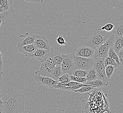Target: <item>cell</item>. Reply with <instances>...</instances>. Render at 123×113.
I'll return each mask as SVG.
<instances>
[{
    "mask_svg": "<svg viewBox=\"0 0 123 113\" xmlns=\"http://www.w3.org/2000/svg\"><path fill=\"white\" fill-rule=\"evenodd\" d=\"M1 99L4 113H24L25 97L21 92L10 87L5 93L1 94Z\"/></svg>",
    "mask_w": 123,
    "mask_h": 113,
    "instance_id": "cell-1",
    "label": "cell"
},
{
    "mask_svg": "<svg viewBox=\"0 0 123 113\" xmlns=\"http://www.w3.org/2000/svg\"><path fill=\"white\" fill-rule=\"evenodd\" d=\"M112 34L111 32H107L99 29L92 33V35L83 44V45L88 46L96 49L103 44Z\"/></svg>",
    "mask_w": 123,
    "mask_h": 113,
    "instance_id": "cell-2",
    "label": "cell"
},
{
    "mask_svg": "<svg viewBox=\"0 0 123 113\" xmlns=\"http://www.w3.org/2000/svg\"><path fill=\"white\" fill-rule=\"evenodd\" d=\"M104 60L105 58L100 57L99 56H95L93 68L97 73L98 79L103 80L108 84L109 79L107 78L105 73Z\"/></svg>",
    "mask_w": 123,
    "mask_h": 113,
    "instance_id": "cell-3",
    "label": "cell"
},
{
    "mask_svg": "<svg viewBox=\"0 0 123 113\" xmlns=\"http://www.w3.org/2000/svg\"><path fill=\"white\" fill-rule=\"evenodd\" d=\"M41 63L40 68L38 71L35 72V74L52 78V72L56 65L54 61L49 56Z\"/></svg>",
    "mask_w": 123,
    "mask_h": 113,
    "instance_id": "cell-4",
    "label": "cell"
},
{
    "mask_svg": "<svg viewBox=\"0 0 123 113\" xmlns=\"http://www.w3.org/2000/svg\"><path fill=\"white\" fill-rule=\"evenodd\" d=\"M94 58H86L78 56L75 54L74 56V62L75 69H80L84 70H89L93 68Z\"/></svg>",
    "mask_w": 123,
    "mask_h": 113,
    "instance_id": "cell-5",
    "label": "cell"
},
{
    "mask_svg": "<svg viewBox=\"0 0 123 113\" xmlns=\"http://www.w3.org/2000/svg\"><path fill=\"white\" fill-rule=\"evenodd\" d=\"M75 54H62L63 59L61 65L63 74L67 73L72 75L73 71L75 69L74 59Z\"/></svg>",
    "mask_w": 123,
    "mask_h": 113,
    "instance_id": "cell-6",
    "label": "cell"
},
{
    "mask_svg": "<svg viewBox=\"0 0 123 113\" xmlns=\"http://www.w3.org/2000/svg\"><path fill=\"white\" fill-rule=\"evenodd\" d=\"M115 35L113 34L105 42L95 50V56L106 58L108 56V53L111 47L113 46Z\"/></svg>",
    "mask_w": 123,
    "mask_h": 113,
    "instance_id": "cell-7",
    "label": "cell"
},
{
    "mask_svg": "<svg viewBox=\"0 0 123 113\" xmlns=\"http://www.w3.org/2000/svg\"><path fill=\"white\" fill-rule=\"evenodd\" d=\"M34 79L38 84L51 89L54 88L59 83L58 80H55L52 78L44 77L37 74H35Z\"/></svg>",
    "mask_w": 123,
    "mask_h": 113,
    "instance_id": "cell-8",
    "label": "cell"
},
{
    "mask_svg": "<svg viewBox=\"0 0 123 113\" xmlns=\"http://www.w3.org/2000/svg\"><path fill=\"white\" fill-rule=\"evenodd\" d=\"M36 35L25 33V35H20L17 40L18 49L26 45L33 44L36 39Z\"/></svg>",
    "mask_w": 123,
    "mask_h": 113,
    "instance_id": "cell-9",
    "label": "cell"
},
{
    "mask_svg": "<svg viewBox=\"0 0 123 113\" xmlns=\"http://www.w3.org/2000/svg\"><path fill=\"white\" fill-rule=\"evenodd\" d=\"M33 44L37 48L48 50H50L51 49L50 47L49 40L45 37L43 36L36 35V39Z\"/></svg>",
    "mask_w": 123,
    "mask_h": 113,
    "instance_id": "cell-10",
    "label": "cell"
},
{
    "mask_svg": "<svg viewBox=\"0 0 123 113\" xmlns=\"http://www.w3.org/2000/svg\"><path fill=\"white\" fill-rule=\"evenodd\" d=\"M50 50L37 48L35 52L29 57H32L37 59L41 63L45 61L49 56Z\"/></svg>",
    "mask_w": 123,
    "mask_h": 113,
    "instance_id": "cell-11",
    "label": "cell"
},
{
    "mask_svg": "<svg viewBox=\"0 0 123 113\" xmlns=\"http://www.w3.org/2000/svg\"><path fill=\"white\" fill-rule=\"evenodd\" d=\"M37 48L34 44L26 45L18 48L19 51L27 57H29L35 52Z\"/></svg>",
    "mask_w": 123,
    "mask_h": 113,
    "instance_id": "cell-12",
    "label": "cell"
},
{
    "mask_svg": "<svg viewBox=\"0 0 123 113\" xmlns=\"http://www.w3.org/2000/svg\"><path fill=\"white\" fill-rule=\"evenodd\" d=\"M49 56L54 61L56 65L61 64L63 59L62 55L60 53L55 51L53 49H51Z\"/></svg>",
    "mask_w": 123,
    "mask_h": 113,
    "instance_id": "cell-13",
    "label": "cell"
},
{
    "mask_svg": "<svg viewBox=\"0 0 123 113\" xmlns=\"http://www.w3.org/2000/svg\"><path fill=\"white\" fill-rule=\"evenodd\" d=\"M112 46L117 53L120 50L123 48V36H115Z\"/></svg>",
    "mask_w": 123,
    "mask_h": 113,
    "instance_id": "cell-14",
    "label": "cell"
},
{
    "mask_svg": "<svg viewBox=\"0 0 123 113\" xmlns=\"http://www.w3.org/2000/svg\"><path fill=\"white\" fill-rule=\"evenodd\" d=\"M113 34L115 36H123V18L121 19L119 22L114 25L113 30Z\"/></svg>",
    "mask_w": 123,
    "mask_h": 113,
    "instance_id": "cell-15",
    "label": "cell"
},
{
    "mask_svg": "<svg viewBox=\"0 0 123 113\" xmlns=\"http://www.w3.org/2000/svg\"><path fill=\"white\" fill-rule=\"evenodd\" d=\"M85 84L93 86L97 88H101L108 85V84L104 81L98 79L92 81H87Z\"/></svg>",
    "mask_w": 123,
    "mask_h": 113,
    "instance_id": "cell-16",
    "label": "cell"
},
{
    "mask_svg": "<svg viewBox=\"0 0 123 113\" xmlns=\"http://www.w3.org/2000/svg\"><path fill=\"white\" fill-rule=\"evenodd\" d=\"M63 73L61 65H55L54 69L52 72V78L55 80H58V78L61 77Z\"/></svg>",
    "mask_w": 123,
    "mask_h": 113,
    "instance_id": "cell-17",
    "label": "cell"
},
{
    "mask_svg": "<svg viewBox=\"0 0 123 113\" xmlns=\"http://www.w3.org/2000/svg\"><path fill=\"white\" fill-rule=\"evenodd\" d=\"M96 87L89 85H86L84 86L79 88V89L74 90V92L79 93H88L91 92L93 90H94Z\"/></svg>",
    "mask_w": 123,
    "mask_h": 113,
    "instance_id": "cell-18",
    "label": "cell"
},
{
    "mask_svg": "<svg viewBox=\"0 0 123 113\" xmlns=\"http://www.w3.org/2000/svg\"><path fill=\"white\" fill-rule=\"evenodd\" d=\"M86 78L87 81H92L98 79L97 73L93 68L88 70Z\"/></svg>",
    "mask_w": 123,
    "mask_h": 113,
    "instance_id": "cell-19",
    "label": "cell"
},
{
    "mask_svg": "<svg viewBox=\"0 0 123 113\" xmlns=\"http://www.w3.org/2000/svg\"><path fill=\"white\" fill-rule=\"evenodd\" d=\"M85 46V56L86 58H92L95 56V50L92 47Z\"/></svg>",
    "mask_w": 123,
    "mask_h": 113,
    "instance_id": "cell-20",
    "label": "cell"
},
{
    "mask_svg": "<svg viewBox=\"0 0 123 113\" xmlns=\"http://www.w3.org/2000/svg\"><path fill=\"white\" fill-rule=\"evenodd\" d=\"M88 72V70H84L80 69H75L73 71L72 75L78 77L86 78L87 74Z\"/></svg>",
    "mask_w": 123,
    "mask_h": 113,
    "instance_id": "cell-21",
    "label": "cell"
},
{
    "mask_svg": "<svg viewBox=\"0 0 123 113\" xmlns=\"http://www.w3.org/2000/svg\"><path fill=\"white\" fill-rule=\"evenodd\" d=\"M108 56L114 59L117 62V63L119 65H120V63L119 60L118 56L117 55V53L114 50L112 46L109 49L108 53Z\"/></svg>",
    "mask_w": 123,
    "mask_h": 113,
    "instance_id": "cell-22",
    "label": "cell"
},
{
    "mask_svg": "<svg viewBox=\"0 0 123 113\" xmlns=\"http://www.w3.org/2000/svg\"><path fill=\"white\" fill-rule=\"evenodd\" d=\"M104 64H105V67L108 65L114 66L115 68H117L119 66V65L117 63V62L114 59H113L112 58L109 56H107L106 58H105Z\"/></svg>",
    "mask_w": 123,
    "mask_h": 113,
    "instance_id": "cell-23",
    "label": "cell"
},
{
    "mask_svg": "<svg viewBox=\"0 0 123 113\" xmlns=\"http://www.w3.org/2000/svg\"><path fill=\"white\" fill-rule=\"evenodd\" d=\"M70 76V74L69 73H64L58 78V81L60 83H67L71 81Z\"/></svg>",
    "mask_w": 123,
    "mask_h": 113,
    "instance_id": "cell-24",
    "label": "cell"
},
{
    "mask_svg": "<svg viewBox=\"0 0 123 113\" xmlns=\"http://www.w3.org/2000/svg\"><path fill=\"white\" fill-rule=\"evenodd\" d=\"M115 68V67L114 66L111 65H108L105 67V73L108 79L111 78V76L114 73Z\"/></svg>",
    "mask_w": 123,
    "mask_h": 113,
    "instance_id": "cell-25",
    "label": "cell"
},
{
    "mask_svg": "<svg viewBox=\"0 0 123 113\" xmlns=\"http://www.w3.org/2000/svg\"><path fill=\"white\" fill-rule=\"evenodd\" d=\"M82 113H89L90 112V101L89 100L82 101Z\"/></svg>",
    "mask_w": 123,
    "mask_h": 113,
    "instance_id": "cell-26",
    "label": "cell"
},
{
    "mask_svg": "<svg viewBox=\"0 0 123 113\" xmlns=\"http://www.w3.org/2000/svg\"><path fill=\"white\" fill-rule=\"evenodd\" d=\"M85 84L83 83H80L78 85H75L72 86H68V87H62L61 90H69V91H74L76 90L79 89V88L82 87L83 86L85 85Z\"/></svg>",
    "mask_w": 123,
    "mask_h": 113,
    "instance_id": "cell-27",
    "label": "cell"
},
{
    "mask_svg": "<svg viewBox=\"0 0 123 113\" xmlns=\"http://www.w3.org/2000/svg\"><path fill=\"white\" fill-rule=\"evenodd\" d=\"M70 78L71 81H74L81 83H83L84 84L87 81V80L86 78L78 77L75 76L73 75H70Z\"/></svg>",
    "mask_w": 123,
    "mask_h": 113,
    "instance_id": "cell-28",
    "label": "cell"
},
{
    "mask_svg": "<svg viewBox=\"0 0 123 113\" xmlns=\"http://www.w3.org/2000/svg\"><path fill=\"white\" fill-rule=\"evenodd\" d=\"M0 5L6 11L9 9L10 5L8 0H0Z\"/></svg>",
    "mask_w": 123,
    "mask_h": 113,
    "instance_id": "cell-29",
    "label": "cell"
},
{
    "mask_svg": "<svg viewBox=\"0 0 123 113\" xmlns=\"http://www.w3.org/2000/svg\"><path fill=\"white\" fill-rule=\"evenodd\" d=\"M114 27V25L111 23H108L103 26L101 29L104 31H107V32H111L113 31Z\"/></svg>",
    "mask_w": 123,
    "mask_h": 113,
    "instance_id": "cell-30",
    "label": "cell"
},
{
    "mask_svg": "<svg viewBox=\"0 0 123 113\" xmlns=\"http://www.w3.org/2000/svg\"><path fill=\"white\" fill-rule=\"evenodd\" d=\"M75 55L78 56L84 57L85 56V46L83 45L80 47L76 51Z\"/></svg>",
    "mask_w": 123,
    "mask_h": 113,
    "instance_id": "cell-31",
    "label": "cell"
},
{
    "mask_svg": "<svg viewBox=\"0 0 123 113\" xmlns=\"http://www.w3.org/2000/svg\"><path fill=\"white\" fill-rule=\"evenodd\" d=\"M56 41L57 43L61 46H64L65 45H67L66 40L62 36H58L56 39Z\"/></svg>",
    "mask_w": 123,
    "mask_h": 113,
    "instance_id": "cell-32",
    "label": "cell"
},
{
    "mask_svg": "<svg viewBox=\"0 0 123 113\" xmlns=\"http://www.w3.org/2000/svg\"><path fill=\"white\" fill-rule=\"evenodd\" d=\"M8 16V13L7 11L0 13V23L7 19Z\"/></svg>",
    "mask_w": 123,
    "mask_h": 113,
    "instance_id": "cell-33",
    "label": "cell"
},
{
    "mask_svg": "<svg viewBox=\"0 0 123 113\" xmlns=\"http://www.w3.org/2000/svg\"><path fill=\"white\" fill-rule=\"evenodd\" d=\"M117 54L118 56L120 65H123V48L119 51Z\"/></svg>",
    "mask_w": 123,
    "mask_h": 113,
    "instance_id": "cell-34",
    "label": "cell"
},
{
    "mask_svg": "<svg viewBox=\"0 0 123 113\" xmlns=\"http://www.w3.org/2000/svg\"><path fill=\"white\" fill-rule=\"evenodd\" d=\"M3 64L2 57L0 58V74H3Z\"/></svg>",
    "mask_w": 123,
    "mask_h": 113,
    "instance_id": "cell-35",
    "label": "cell"
},
{
    "mask_svg": "<svg viewBox=\"0 0 123 113\" xmlns=\"http://www.w3.org/2000/svg\"><path fill=\"white\" fill-rule=\"evenodd\" d=\"M2 89V74H0V94H1Z\"/></svg>",
    "mask_w": 123,
    "mask_h": 113,
    "instance_id": "cell-36",
    "label": "cell"
},
{
    "mask_svg": "<svg viewBox=\"0 0 123 113\" xmlns=\"http://www.w3.org/2000/svg\"><path fill=\"white\" fill-rule=\"evenodd\" d=\"M27 2L38 3L40 2L41 0H24Z\"/></svg>",
    "mask_w": 123,
    "mask_h": 113,
    "instance_id": "cell-37",
    "label": "cell"
},
{
    "mask_svg": "<svg viewBox=\"0 0 123 113\" xmlns=\"http://www.w3.org/2000/svg\"><path fill=\"white\" fill-rule=\"evenodd\" d=\"M2 106L3 102L1 99V94H0V107H2Z\"/></svg>",
    "mask_w": 123,
    "mask_h": 113,
    "instance_id": "cell-38",
    "label": "cell"
},
{
    "mask_svg": "<svg viewBox=\"0 0 123 113\" xmlns=\"http://www.w3.org/2000/svg\"><path fill=\"white\" fill-rule=\"evenodd\" d=\"M5 10L3 9L2 7L0 5V13H2L3 12H5Z\"/></svg>",
    "mask_w": 123,
    "mask_h": 113,
    "instance_id": "cell-39",
    "label": "cell"
},
{
    "mask_svg": "<svg viewBox=\"0 0 123 113\" xmlns=\"http://www.w3.org/2000/svg\"><path fill=\"white\" fill-rule=\"evenodd\" d=\"M8 1H9V2L10 5L13 4V0H8Z\"/></svg>",
    "mask_w": 123,
    "mask_h": 113,
    "instance_id": "cell-40",
    "label": "cell"
},
{
    "mask_svg": "<svg viewBox=\"0 0 123 113\" xmlns=\"http://www.w3.org/2000/svg\"><path fill=\"white\" fill-rule=\"evenodd\" d=\"M4 113V111L2 107H0V113Z\"/></svg>",
    "mask_w": 123,
    "mask_h": 113,
    "instance_id": "cell-41",
    "label": "cell"
},
{
    "mask_svg": "<svg viewBox=\"0 0 123 113\" xmlns=\"http://www.w3.org/2000/svg\"><path fill=\"white\" fill-rule=\"evenodd\" d=\"M0 56H2V55L1 54V52H0Z\"/></svg>",
    "mask_w": 123,
    "mask_h": 113,
    "instance_id": "cell-42",
    "label": "cell"
},
{
    "mask_svg": "<svg viewBox=\"0 0 123 113\" xmlns=\"http://www.w3.org/2000/svg\"><path fill=\"white\" fill-rule=\"evenodd\" d=\"M43 1H44V0H41V2L43 3Z\"/></svg>",
    "mask_w": 123,
    "mask_h": 113,
    "instance_id": "cell-43",
    "label": "cell"
},
{
    "mask_svg": "<svg viewBox=\"0 0 123 113\" xmlns=\"http://www.w3.org/2000/svg\"><path fill=\"white\" fill-rule=\"evenodd\" d=\"M1 23H0V25H1Z\"/></svg>",
    "mask_w": 123,
    "mask_h": 113,
    "instance_id": "cell-44",
    "label": "cell"
},
{
    "mask_svg": "<svg viewBox=\"0 0 123 113\" xmlns=\"http://www.w3.org/2000/svg\"></svg>",
    "mask_w": 123,
    "mask_h": 113,
    "instance_id": "cell-45",
    "label": "cell"
},
{
    "mask_svg": "<svg viewBox=\"0 0 123 113\" xmlns=\"http://www.w3.org/2000/svg\"></svg>",
    "mask_w": 123,
    "mask_h": 113,
    "instance_id": "cell-46",
    "label": "cell"
}]
</instances>
